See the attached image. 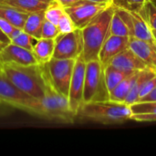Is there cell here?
<instances>
[{
  "label": "cell",
  "instance_id": "cell-35",
  "mask_svg": "<svg viewBox=\"0 0 156 156\" xmlns=\"http://www.w3.org/2000/svg\"><path fill=\"white\" fill-rule=\"evenodd\" d=\"M10 108H11V107L7 106V105H5V103H3V102L0 101V115L5 114V113L7 112V111H8Z\"/></svg>",
  "mask_w": 156,
  "mask_h": 156
},
{
  "label": "cell",
  "instance_id": "cell-16",
  "mask_svg": "<svg viewBox=\"0 0 156 156\" xmlns=\"http://www.w3.org/2000/svg\"><path fill=\"white\" fill-rule=\"evenodd\" d=\"M156 74V70L153 69H144L141 70H137L135 73V76L133 80V83L131 86V90L127 95V98L125 100V103L128 105H132L133 103H136L139 100V94L140 90L143 88L144 84L154 75Z\"/></svg>",
  "mask_w": 156,
  "mask_h": 156
},
{
  "label": "cell",
  "instance_id": "cell-26",
  "mask_svg": "<svg viewBox=\"0 0 156 156\" xmlns=\"http://www.w3.org/2000/svg\"><path fill=\"white\" fill-rule=\"evenodd\" d=\"M37 39L38 38H37V37L29 35L28 33L25 32L24 30H22L14 39L11 40V43H14L19 47H22L24 48H27V49L32 51Z\"/></svg>",
  "mask_w": 156,
  "mask_h": 156
},
{
  "label": "cell",
  "instance_id": "cell-17",
  "mask_svg": "<svg viewBox=\"0 0 156 156\" xmlns=\"http://www.w3.org/2000/svg\"><path fill=\"white\" fill-rule=\"evenodd\" d=\"M54 48L55 39L43 37L38 38L32 49V53L37 63L39 65H44L48 63L53 58Z\"/></svg>",
  "mask_w": 156,
  "mask_h": 156
},
{
  "label": "cell",
  "instance_id": "cell-4",
  "mask_svg": "<svg viewBox=\"0 0 156 156\" xmlns=\"http://www.w3.org/2000/svg\"><path fill=\"white\" fill-rule=\"evenodd\" d=\"M2 72L21 90L40 100L45 93V78L39 64H1Z\"/></svg>",
  "mask_w": 156,
  "mask_h": 156
},
{
  "label": "cell",
  "instance_id": "cell-11",
  "mask_svg": "<svg viewBox=\"0 0 156 156\" xmlns=\"http://www.w3.org/2000/svg\"><path fill=\"white\" fill-rule=\"evenodd\" d=\"M115 10L126 24L130 32V37H134L156 45L152 29L137 12L129 11L118 6H115Z\"/></svg>",
  "mask_w": 156,
  "mask_h": 156
},
{
  "label": "cell",
  "instance_id": "cell-33",
  "mask_svg": "<svg viewBox=\"0 0 156 156\" xmlns=\"http://www.w3.org/2000/svg\"><path fill=\"white\" fill-rule=\"evenodd\" d=\"M142 101H156V88L148 95L142 98L138 102H142Z\"/></svg>",
  "mask_w": 156,
  "mask_h": 156
},
{
  "label": "cell",
  "instance_id": "cell-5",
  "mask_svg": "<svg viewBox=\"0 0 156 156\" xmlns=\"http://www.w3.org/2000/svg\"><path fill=\"white\" fill-rule=\"evenodd\" d=\"M110 101V91L105 79V67L99 59L86 64L83 103Z\"/></svg>",
  "mask_w": 156,
  "mask_h": 156
},
{
  "label": "cell",
  "instance_id": "cell-10",
  "mask_svg": "<svg viewBox=\"0 0 156 156\" xmlns=\"http://www.w3.org/2000/svg\"><path fill=\"white\" fill-rule=\"evenodd\" d=\"M86 64L82 55L76 58L72 78L69 86V103L71 111L76 114L83 104V90H84V81H85V72H86Z\"/></svg>",
  "mask_w": 156,
  "mask_h": 156
},
{
  "label": "cell",
  "instance_id": "cell-20",
  "mask_svg": "<svg viewBox=\"0 0 156 156\" xmlns=\"http://www.w3.org/2000/svg\"><path fill=\"white\" fill-rule=\"evenodd\" d=\"M45 19V11L30 13L27 17L23 30L37 38H40Z\"/></svg>",
  "mask_w": 156,
  "mask_h": 156
},
{
  "label": "cell",
  "instance_id": "cell-22",
  "mask_svg": "<svg viewBox=\"0 0 156 156\" xmlns=\"http://www.w3.org/2000/svg\"><path fill=\"white\" fill-rule=\"evenodd\" d=\"M132 72H125L116 69L112 65L105 66V79L109 91L111 92L124 78Z\"/></svg>",
  "mask_w": 156,
  "mask_h": 156
},
{
  "label": "cell",
  "instance_id": "cell-13",
  "mask_svg": "<svg viewBox=\"0 0 156 156\" xmlns=\"http://www.w3.org/2000/svg\"><path fill=\"white\" fill-rule=\"evenodd\" d=\"M130 37L110 35L102 45L99 53V60L105 67L122 50L129 48Z\"/></svg>",
  "mask_w": 156,
  "mask_h": 156
},
{
  "label": "cell",
  "instance_id": "cell-23",
  "mask_svg": "<svg viewBox=\"0 0 156 156\" xmlns=\"http://www.w3.org/2000/svg\"><path fill=\"white\" fill-rule=\"evenodd\" d=\"M141 17L146 22L152 30L156 31V3L155 0L147 1L139 12Z\"/></svg>",
  "mask_w": 156,
  "mask_h": 156
},
{
  "label": "cell",
  "instance_id": "cell-21",
  "mask_svg": "<svg viewBox=\"0 0 156 156\" xmlns=\"http://www.w3.org/2000/svg\"><path fill=\"white\" fill-rule=\"evenodd\" d=\"M137 71V70H136ZM136 71L130 73L126 78H124L111 92H110V101L116 102H125L127 95L131 90L133 80L135 76Z\"/></svg>",
  "mask_w": 156,
  "mask_h": 156
},
{
  "label": "cell",
  "instance_id": "cell-18",
  "mask_svg": "<svg viewBox=\"0 0 156 156\" xmlns=\"http://www.w3.org/2000/svg\"><path fill=\"white\" fill-rule=\"evenodd\" d=\"M28 15V13L12 6L5 2L0 4V16L6 19L16 27L23 28Z\"/></svg>",
  "mask_w": 156,
  "mask_h": 156
},
{
  "label": "cell",
  "instance_id": "cell-32",
  "mask_svg": "<svg viewBox=\"0 0 156 156\" xmlns=\"http://www.w3.org/2000/svg\"><path fill=\"white\" fill-rule=\"evenodd\" d=\"M10 42H11V41H10V38L8 37V36L5 35V34L1 30V28H0V49H1L3 47H5V45L9 44Z\"/></svg>",
  "mask_w": 156,
  "mask_h": 156
},
{
  "label": "cell",
  "instance_id": "cell-14",
  "mask_svg": "<svg viewBox=\"0 0 156 156\" xmlns=\"http://www.w3.org/2000/svg\"><path fill=\"white\" fill-rule=\"evenodd\" d=\"M109 64L125 72H133L150 68L130 48H127L116 55Z\"/></svg>",
  "mask_w": 156,
  "mask_h": 156
},
{
  "label": "cell",
  "instance_id": "cell-34",
  "mask_svg": "<svg viewBox=\"0 0 156 156\" xmlns=\"http://www.w3.org/2000/svg\"><path fill=\"white\" fill-rule=\"evenodd\" d=\"M59 5H61L64 8H66V7H69V6H70V5H74V4H76L77 2H79V1H80V0H56Z\"/></svg>",
  "mask_w": 156,
  "mask_h": 156
},
{
  "label": "cell",
  "instance_id": "cell-12",
  "mask_svg": "<svg viewBox=\"0 0 156 156\" xmlns=\"http://www.w3.org/2000/svg\"><path fill=\"white\" fill-rule=\"evenodd\" d=\"M0 64L32 65L37 63L31 50L10 42L0 49Z\"/></svg>",
  "mask_w": 156,
  "mask_h": 156
},
{
  "label": "cell",
  "instance_id": "cell-7",
  "mask_svg": "<svg viewBox=\"0 0 156 156\" xmlns=\"http://www.w3.org/2000/svg\"><path fill=\"white\" fill-rule=\"evenodd\" d=\"M76 59H60L52 58L48 63L46 68L54 88L62 95L69 97V86L72 78Z\"/></svg>",
  "mask_w": 156,
  "mask_h": 156
},
{
  "label": "cell",
  "instance_id": "cell-29",
  "mask_svg": "<svg viewBox=\"0 0 156 156\" xmlns=\"http://www.w3.org/2000/svg\"><path fill=\"white\" fill-rule=\"evenodd\" d=\"M59 34L58 27L56 24L45 19L41 31V37L43 38H53L55 39Z\"/></svg>",
  "mask_w": 156,
  "mask_h": 156
},
{
  "label": "cell",
  "instance_id": "cell-3",
  "mask_svg": "<svg viewBox=\"0 0 156 156\" xmlns=\"http://www.w3.org/2000/svg\"><path fill=\"white\" fill-rule=\"evenodd\" d=\"M132 116L131 105L112 101L84 102L77 113V118L105 125L123 123Z\"/></svg>",
  "mask_w": 156,
  "mask_h": 156
},
{
  "label": "cell",
  "instance_id": "cell-1",
  "mask_svg": "<svg viewBox=\"0 0 156 156\" xmlns=\"http://www.w3.org/2000/svg\"><path fill=\"white\" fill-rule=\"evenodd\" d=\"M45 78V93L38 101L37 116L61 123H72L77 119L71 111L68 97L60 94L50 81L46 65H41Z\"/></svg>",
  "mask_w": 156,
  "mask_h": 156
},
{
  "label": "cell",
  "instance_id": "cell-24",
  "mask_svg": "<svg viewBox=\"0 0 156 156\" xmlns=\"http://www.w3.org/2000/svg\"><path fill=\"white\" fill-rule=\"evenodd\" d=\"M110 33L111 35H115V36L130 37V32L126 24L119 16V14L116 12V10L114 11V14L112 18Z\"/></svg>",
  "mask_w": 156,
  "mask_h": 156
},
{
  "label": "cell",
  "instance_id": "cell-9",
  "mask_svg": "<svg viewBox=\"0 0 156 156\" xmlns=\"http://www.w3.org/2000/svg\"><path fill=\"white\" fill-rule=\"evenodd\" d=\"M112 4L96 3L89 0H80L76 4L66 7L65 11L69 14L77 28L85 27L97 15L106 9Z\"/></svg>",
  "mask_w": 156,
  "mask_h": 156
},
{
  "label": "cell",
  "instance_id": "cell-19",
  "mask_svg": "<svg viewBox=\"0 0 156 156\" xmlns=\"http://www.w3.org/2000/svg\"><path fill=\"white\" fill-rule=\"evenodd\" d=\"M56 0H5V2L28 14L45 11Z\"/></svg>",
  "mask_w": 156,
  "mask_h": 156
},
{
  "label": "cell",
  "instance_id": "cell-39",
  "mask_svg": "<svg viewBox=\"0 0 156 156\" xmlns=\"http://www.w3.org/2000/svg\"><path fill=\"white\" fill-rule=\"evenodd\" d=\"M2 70H1V64H0V72H1Z\"/></svg>",
  "mask_w": 156,
  "mask_h": 156
},
{
  "label": "cell",
  "instance_id": "cell-38",
  "mask_svg": "<svg viewBox=\"0 0 156 156\" xmlns=\"http://www.w3.org/2000/svg\"><path fill=\"white\" fill-rule=\"evenodd\" d=\"M5 1V0H0V4H1V3H4Z\"/></svg>",
  "mask_w": 156,
  "mask_h": 156
},
{
  "label": "cell",
  "instance_id": "cell-27",
  "mask_svg": "<svg viewBox=\"0 0 156 156\" xmlns=\"http://www.w3.org/2000/svg\"><path fill=\"white\" fill-rule=\"evenodd\" d=\"M149 0H112L115 6L127 9L129 11L139 12L144 5Z\"/></svg>",
  "mask_w": 156,
  "mask_h": 156
},
{
  "label": "cell",
  "instance_id": "cell-31",
  "mask_svg": "<svg viewBox=\"0 0 156 156\" xmlns=\"http://www.w3.org/2000/svg\"><path fill=\"white\" fill-rule=\"evenodd\" d=\"M0 28H1V30H2L5 35H7L8 37H9L10 35H11V33L13 32V30L16 28V27H14V26H13L10 22H8L6 19H5V18H3V17L0 16Z\"/></svg>",
  "mask_w": 156,
  "mask_h": 156
},
{
  "label": "cell",
  "instance_id": "cell-8",
  "mask_svg": "<svg viewBox=\"0 0 156 156\" xmlns=\"http://www.w3.org/2000/svg\"><path fill=\"white\" fill-rule=\"evenodd\" d=\"M83 51L82 30L76 28L69 33H59L55 38L53 58L60 59H76Z\"/></svg>",
  "mask_w": 156,
  "mask_h": 156
},
{
  "label": "cell",
  "instance_id": "cell-30",
  "mask_svg": "<svg viewBox=\"0 0 156 156\" xmlns=\"http://www.w3.org/2000/svg\"><path fill=\"white\" fill-rule=\"evenodd\" d=\"M156 88V74L155 75H154L153 77H151L144 84V86H143V88L141 89V90H140V94H139V100H138V101L142 99V98H144V96H146V95H148L150 92H152L154 89ZM137 101V102H138Z\"/></svg>",
  "mask_w": 156,
  "mask_h": 156
},
{
  "label": "cell",
  "instance_id": "cell-15",
  "mask_svg": "<svg viewBox=\"0 0 156 156\" xmlns=\"http://www.w3.org/2000/svg\"><path fill=\"white\" fill-rule=\"evenodd\" d=\"M129 48L151 69L156 70V45L130 37Z\"/></svg>",
  "mask_w": 156,
  "mask_h": 156
},
{
  "label": "cell",
  "instance_id": "cell-37",
  "mask_svg": "<svg viewBox=\"0 0 156 156\" xmlns=\"http://www.w3.org/2000/svg\"><path fill=\"white\" fill-rule=\"evenodd\" d=\"M152 31H153V34H154V39L156 41V31H154V30H152Z\"/></svg>",
  "mask_w": 156,
  "mask_h": 156
},
{
  "label": "cell",
  "instance_id": "cell-40",
  "mask_svg": "<svg viewBox=\"0 0 156 156\" xmlns=\"http://www.w3.org/2000/svg\"><path fill=\"white\" fill-rule=\"evenodd\" d=\"M155 3H156V1H155Z\"/></svg>",
  "mask_w": 156,
  "mask_h": 156
},
{
  "label": "cell",
  "instance_id": "cell-6",
  "mask_svg": "<svg viewBox=\"0 0 156 156\" xmlns=\"http://www.w3.org/2000/svg\"><path fill=\"white\" fill-rule=\"evenodd\" d=\"M38 101L17 88L2 71L0 72V101L37 116Z\"/></svg>",
  "mask_w": 156,
  "mask_h": 156
},
{
  "label": "cell",
  "instance_id": "cell-2",
  "mask_svg": "<svg viewBox=\"0 0 156 156\" xmlns=\"http://www.w3.org/2000/svg\"><path fill=\"white\" fill-rule=\"evenodd\" d=\"M114 11L115 5L112 4L81 29L83 37V51L81 55L86 62L99 59L101 48L111 35V22Z\"/></svg>",
  "mask_w": 156,
  "mask_h": 156
},
{
  "label": "cell",
  "instance_id": "cell-28",
  "mask_svg": "<svg viewBox=\"0 0 156 156\" xmlns=\"http://www.w3.org/2000/svg\"><path fill=\"white\" fill-rule=\"evenodd\" d=\"M58 27L59 30V33H69L74 31L77 27H75L72 19L69 16V14L65 11V13L61 16V17L58 20Z\"/></svg>",
  "mask_w": 156,
  "mask_h": 156
},
{
  "label": "cell",
  "instance_id": "cell-25",
  "mask_svg": "<svg viewBox=\"0 0 156 156\" xmlns=\"http://www.w3.org/2000/svg\"><path fill=\"white\" fill-rule=\"evenodd\" d=\"M64 13H65V8L61 5H59L57 1H54L45 10V17L47 20L58 25L59 18Z\"/></svg>",
  "mask_w": 156,
  "mask_h": 156
},
{
  "label": "cell",
  "instance_id": "cell-36",
  "mask_svg": "<svg viewBox=\"0 0 156 156\" xmlns=\"http://www.w3.org/2000/svg\"><path fill=\"white\" fill-rule=\"evenodd\" d=\"M91 2H96V3H108V4H112V0H89Z\"/></svg>",
  "mask_w": 156,
  "mask_h": 156
}]
</instances>
